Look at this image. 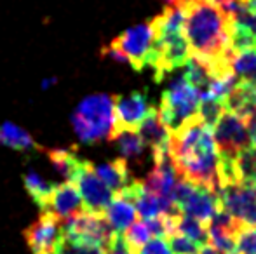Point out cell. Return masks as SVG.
<instances>
[{
	"instance_id": "cell-37",
	"label": "cell",
	"mask_w": 256,
	"mask_h": 254,
	"mask_svg": "<svg viewBox=\"0 0 256 254\" xmlns=\"http://www.w3.org/2000/svg\"><path fill=\"white\" fill-rule=\"evenodd\" d=\"M226 254H239V253H236V251H234V253H226Z\"/></svg>"
},
{
	"instance_id": "cell-5",
	"label": "cell",
	"mask_w": 256,
	"mask_h": 254,
	"mask_svg": "<svg viewBox=\"0 0 256 254\" xmlns=\"http://www.w3.org/2000/svg\"><path fill=\"white\" fill-rule=\"evenodd\" d=\"M200 105V91L185 78H178L162 94L158 105V117L168 131H180L192 117L197 115Z\"/></svg>"
},
{
	"instance_id": "cell-1",
	"label": "cell",
	"mask_w": 256,
	"mask_h": 254,
	"mask_svg": "<svg viewBox=\"0 0 256 254\" xmlns=\"http://www.w3.org/2000/svg\"><path fill=\"white\" fill-rule=\"evenodd\" d=\"M169 159L176 173L183 180L212 192L220 190L218 160L212 129L208 127L199 115L192 117L180 131L169 138Z\"/></svg>"
},
{
	"instance_id": "cell-29",
	"label": "cell",
	"mask_w": 256,
	"mask_h": 254,
	"mask_svg": "<svg viewBox=\"0 0 256 254\" xmlns=\"http://www.w3.org/2000/svg\"><path fill=\"white\" fill-rule=\"evenodd\" d=\"M236 253L256 254V227H240L236 234Z\"/></svg>"
},
{
	"instance_id": "cell-9",
	"label": "cell",
	"mask_w": 256,
	"mask_h": 254,
	"mask_svg": "<svg viewBox=\"0 0 256 254\" xmlns=\"http://www.w3.org/2000/svg\"><path fill=\"white\" fill-rule=\"evenodd\" d=\"M152 108L154 106L142 92H132L131 96H114V134L118 131L140 129L146 115L152 112Z\"/></svg>"
},
{
	"instance_id": "cell-25",
	"label": "cell",
	"mask_w": 256,
	"mask_h": 254,
	"mask_svg": "<svg viewBox=\"0 0 256 254\" xmlns=\"http://www.w3.org/2000/svg\"><path fill=\"white\" fill-rule=\"evenodd\" d=\"M52 254H104V249L100 248V246L88 244V242H82L77 241V239H70L63 235Z\"/></svg>"
},
{
	"instance_id": "cell-14",
	"label": "cell",
	"mask_w": 256,
	"mask_h": 254,
	"mask_svg": "<svg viewBox=\"0 0 256 254\" xmlns=\"http://www.w3.org/2000/svg\"><path fill=\"white\" fill-rule=\"evenodd\" d=\"M226 112L236 113L248 124L256 119V85L248 80H239L225 101Z\"/></svg>"
},
{
	"instance_id": "cell-11",
	"label": "cell",
	"mask_w": 256,
	"mask_h": 254,
	"mask_svg": "<svg viewBox=\"0 0 256 254\" xmlns=\"http://www.w3.org/2000/svg\"><path fill=\"white\" fill-rule=\"evenodd\" d=\"M84 211L86 207L84 202H82V197L77 185L74 181H64V183L54 187V192L48 202V207L42 213H51L60 221H64L74 216H78Z\"/></svg>"
},
{
	"instance_id": "cell-23",
	"label": "cell",
	"mask_w": 256,
	"mask_h": 254,
	"mask_svg": "<svg viewBox=\"0 0 256 254\" xmlns=\"http://www.w3.org/2000/svg\"><path fill=\"white\" fill-rule=\"evenodd\" d=\"M236 167L239 181L246 185H256V150L248 146L236 157Z\"/></svg>"
},
{
	"instance_id": "cell-21",
	"label": "cell",
	"mask_w": 256,
	"mask_h": 254,
	"mask_svg": "<svg viewBox=\"0 0 256 254\" xmlns=\"http://www.w3.org/2000/svg\"><path fill=\"white\" fill-rule=\"evenodd\" d=\"M185 80L190 82L194 87H197L200 91V94L208 89L209 82H211L212 75H211V70H209L208 63L206 61H200L197 58H190L188 63L185 64Z\"/></svg>"
},
{
	"instance_id": "cell-19",
	"label": "cell",
	"mask_w": 256,
	"mask_h": 254,
	"mask_svg": "<svg viewBox=\"0 0 256 254\" xmlns=\"http://www.w3.org/2000/svg\"><path fill=\"white\" fill-rule=\"evenodd\" d=\"M48 155L54 169L60 174H63L66 181H74L75 174H77L78 167L82 164V159H78L77 153L68 148H56L48 152Z\"/></svg>"
},
{
	"instance_id": "cell-32",
	"label": "cell",
	"mask_w": 256,
	"mask_h": 254,
	"mask_svg": "<svg viewBox=\"0 0 256 254\" xmlns=\"http://www.w3.org/2000/svg\"><path fill=\"white\" fill-rule=\"evenodd\" d=\"M138 254H172L171 249H169V244L164 241V239H150L145 246L138 249Z\"/></svg>"
},
{
	"instance_id": "cell-36",
	"label": "cell",
	"mask_w": 256,
	"mask_h": 254,
	"mask_svg": "<svg viewBox=\"0 0 256 254\" xmlns=\"http://www.w3.org/2000/svg\"><path fill=\"white\" fill-rule=\"evenodd\" d=\"M166 3L168 5H176V3H180V0H166Z\"/></svg>"
},
{
	"instance_id": "cell-30",
	"label": "cell",
	"mask_w": 256,
	"mask_h": 254,
	"mask_svg": "<svg viewBox=\"0 0 256 254\" xmlns=\"http://www.w3.org/2000/svg\"><path fill=\"white\" fill-rule=\"evenodd\" d=\"M168 241H169V249H171L172 254H200V249H202L197 242L190 241L183 234L171 235Z\"/></svg>"
},
{
	"instance_id": "cell-10",
	"label": "cell",
	"mask_w": 256,
	"mask_h": 254,
	"mask_svg": "<svg viewBox=\"0 0 256 254\" xmlns=\"http://www.w3.org/2000/svg\"><path fill=\"white\" fill-rule=\"evenodd\" d=\"M23 237L32 254H52L63 237L61 221L51 213H42L40 218L23 232Z\"/></svg>"
},
{
	"instance_id": "cell-35",
	"label": "cell",
	"mask_w": 256,
	"mask_h": 254,
	"mask_svg": "<svg viewBox=\"0 0 256 254\" xmlns=\"http://www.w3.org/2000/svg\"><path fill=\"white\" fill-rule=\"evenodd\" d=\"M240 3H242L246 9L253 10V12H256V0H240Z\"/></svg>"
},
{
	"instance_id": "cell-12",
	"label": "cell",
	"mask_w": 256,
	"mask_h": 254,
	"mask_svg": "<svg viewBox=\"0 0 256 254\" xmlns=\"http://www.w3.org/2000/svg\"><path fill=\"white\" fill-rule=\"evenodd\" d=\"M220 209H223V207H222V200H220L218 192H212L206 187H199V185L194 187L188 199L180 207V211H182L183 214H188V216L196 218V220H199L200 223L208 225V227H209L211 218L214 216V213Z\"/></svg>"
},
{
	"instance_id": "cell-18",
	"label": "cell",
	"mask_w": 256,
	"mask_h": 254,
	"mask_svg": "<svg viewBox=\"0 0 256 254\" xmlns=\"http://www.w3.org/2000/svg\"><path fill=\"white\" fill-rule=\"evenodd\" d=\"M23 185H24V190L28 192V195L32 197V200L40 207V211H46L56 185L46 181L44 178L34 169H28L26 173L23 174Z\"/></svg>"
},
{
	"instance_id": "cell-16",
	"label": "cell",
	"mask_w": 256,
	"mask_h": 254,
	"mask_svg": "<svg viewBox=\"0 0 256 254\" xmlns=\"http://www.w3.org/2000/svg\"><path fill=\"white\" fill-rule=\"evenodd\" d=\"M103 214L115 234H124L134 223L138 213H136V207L132 202L122 199V197H114Z\"/></svg>"
},
{
	"instance_id": "cell-33",
	"label": "cell",
	"mask_w": 256,
	"mask_h": 254,
	"mask_svg": "<svg viewBox=\"0 0 256 254\" xmlns=\"http://www.w3.org/2000/svg\"><path fill=\"white\" fill-rule=\"evenodd\" d=\"M232 19L236 21L237 24H240V26L248 28L253 35H256V12H253V10L244 7V9H240Z\"/></svg>"
},
{
	"instance_id": "cell-4",
	"label": "cell",
	"mask_w": 256,
	"mask_h": 254,
	"mask_svg": "<svg viewBox=\"0 0 256 254\" xmlns=\"http://www.w3.org/2000/svg\"><path fill=\"white\" fill-rule=\"evenodd\" d=\"M114 96L92 94L84 98L72 113V126L82 143L112 139L114 134Z\"/></svg>"
},
{
	"instance_id": "cell-15",
	"label": "cell",
	"mask_w": 256,
	"mask_h": 254,
	"mask_svg": "<svg viewBox=\"0 0 256 254\" xmlns=\"http://www.w3.org/2000/svg\"><path fill=\"white\" fill-rule=\"evenodd\" d=\"M0 146L16 150V152H38L42 146L34 139L26 129L12 122L0 124Z\"/></svg>"
},
{
	"instance_id": "cell-26",
	"label": "cell",
	"mask_w": 256,
	"mask_h": 254,
	"mask_svg": "<svg viewBox=\"0 0 256 254\" xmlns=\"http://www.w3.org/2000/svg\"><path fill=\"white\" fill-rule=\"evenodd\" d=\"M232 70L236 75H240L242 80H248L256 73V49L239 52V54L232 56Z\"/></svg>"
},
{
	"instance_id": "cell-6",
	"label": "cell",
	"mask_w": 256,
	"mask_h": 254,
	"mask_svg": "<svg viewBox=\"0 0 256 254\" xmlns=\"http://www.w3.org/2000/svg\"><path fill=\"white\" fill-rule=\"evenodd\" d=\"M220 155L237 157L250 146V124L232 112H225L212 127Z\"/></svg>"
},
{
	"instance_id": "cell-27",
	"label": "cell",
	"mask_w": 256,
	"mask_h": 254,
	"mask_svg": "<svg viewBox=\"0 0 256 254\" xmlns=\"http://www.w3.org/2000/svg\"><path fill=\"white\" fill-rule=\"evenodd\" d=\"M226 112L225 103L214 101V99H200L199 110H197V115L202 120L208 127H214L216 122L222 119V115Z\"/></svg>"
},
{
	"instance_id": "cell-3",
	"label": "cell",
	"mask_w": 256,
	"mask_h": 254,
	"mask_svg": "<svg viewBox=\"0 0 256 254\" xmlns=\"http://www.w3.org/2000/svg\"><path fill=\"white\" fill-rule=\"evenodd\" d=\"M102 54L117 63H129L136 71L145 70L146 66L154 68L155 71L158 64V51L155 47L150 21L136 24L115 37L102 49Z\"/></svg>"
},
{
	"instance_id": "cell-28",
	"label": "cell",
	"mask_w": 256,
	"mask_h": 254,
	"mask_svg": "<svg viewBox=\"0 0 256 254\" xmlns=\"http://www.w3.org/2000/svg\"><path fill=\"white\" fill-rule=\"evenodd\" d=\"M150 237H152V234H150L145 221H136V223H132L131 227L124 232L126 242L134 249L136 254H138V249L142 248V246H145L146 242L150 241Z\"/></svg>"
},
{
	"instance_id": "cell-2",
	"label": "cell",
	"mask_w": 256,
	"mask_h": 254,
	"mask_svg": "<svg viewBox=\"0 0 256 254\" xmlns=\"http://www.w3.org/2000/svg\"><path fill=\"white\" fill-rule=\"evenodd\" d=\"M185 31L192 56L200 61L214 63L232 59L228 28L232 17L216 0H194L185 3Z\"/></svg>"
},
{
	"instance_id": "cell-13",
	"label": "cell",
	"mask_w": 256,
	"mask_h": 254,
	"mask_svg": "<svg viewBox=\"0 0 256 254\" xmlns=\"http://www.w3.org/2000/svg\"><path fill=\"white\" fill-rule=\"evenodd\" d=\"M140 136L143 138L145 145L152 150L154 162H157V160L169 155V138H171V132L162 124L160 117H158L157 106H154L152 112L142 122V126H140Z\"/></svg>"
},
{
	"instance_id": "cell-17",
	"label": "cell",
	"mask_w": 256,
	"mask_h": 254,
	"mask_svg": "<svg viewBox=\"0 0 256 254\" xmlns=\"http://www.w3.org/2000/svg\"><path fill=\"white\" fill-rule=\"evenodd\" d=\"M94 171L114 195H117L129 185V167L126 159H115L100 164V166H94Z\"/></svg>"
},
{
	"instance_id": "cell-8",
	"label": "cell",
	"mask_w": 256,
	"mask_h": 254,
	"mask_svg": "<svg viewBox=\"0 0 256 254\" xmlns=\"http://www.w3.org/2000/svg\"><path fill=\"white\" fill-rule=\"evenodd\" d=\"M74 183L77 185L80 192L82 202L86 211L91 213H104L108 204L114 199V193L102 181V178L96 174L94 166L89 160H82L77 174L74 178Z\"/></svg>"
},
{
	"instance_id": "cell-34",
	"label": "cell",
	"mask_w": 256,
	"mask_h": 254,
	"mask_svg": "<svg viewBox=\"0 0 256 254\" xmlns=\"http://www.w3.org/2000/svg\"><path fill=\"white\" fill-rule=\"evenodd\" d=\"M250 146L256 150V119L250 122Z\"/></svg>"
},
{
	"instance_id": "cell-20",
	"label": "cell",
	"mask_w": 256,
	"mask_h": 254,
	"mask_svg": "<svg viewBox=\"0 0 256 254\" xmlns=\"http://www.w3.org/2000/svg\"><path fill=\"white\" fill-rule=\"evenodd\" d=\"M112 139L117 143L118 150L126 159H140L146 148L138 131H118L112 136Z\"/></svg>"
},
{
	"instance_id": "cell-31",
	"label": "cell",
	"mask_w": 256,
	"mask_h": 254,
	"mask_svg": "<svg viewBox=\"0 0 256 254\" xmlns=\"http://www.w3.org/2000/svg\"><path fill=\"white\" fill-rule=\"evenodd\" d=\"M104 254H136V251L126 242L124 234H114L110 242L104 246Z\"/></svg>"
},
{
	"instance_id": "cell-22",
	"label": "cell",
	"mask_w": 256,
	"mask_h": 254,
	"mask_svg": "<svg viewBox=\"0 0 256 254\" xmlns=\"http://www.w3.org/2000/svg\"><path fill=\"white\" fill-rule=\"evenodd\" d=\"M178 234H183L185 237H188L190 241L197 242L200 248H204V246H209L208 225L200 223L199 220L188 216V214H183L182 213V216H180Z\"/></svg>"
},
{
	"instance_id": "cell-24",
	"label": "cell",
	"mask_w": 256,
	"mask_h": 254,
	"mask_svg": "<svg viewBox=\"0 0 256 254\" xmlns=\"http://www.w3.org/2000/svg\"><path fill=\"white\" fill-rule=\"evenodd\" d=\"M208 234H209V246L212 249H216L220 254L236 251V232L220 227H208Z\"/></svg>"
},
{
	"instance_id": "cell-7",
	"label": "cell",
	"mask_w": 256,
	"mask_h": 254,
	"mask_svg": "<svg viewBox=\"0 0 256 254\" xmlns=\"http://www.w3.org/2000/svg\"><path fill=\"white\" fill-rule=\"evenodd\" d=\"M222 207L242 227H256V185L237 183L220 188Z\"/></svg>"
}]
</instances>
